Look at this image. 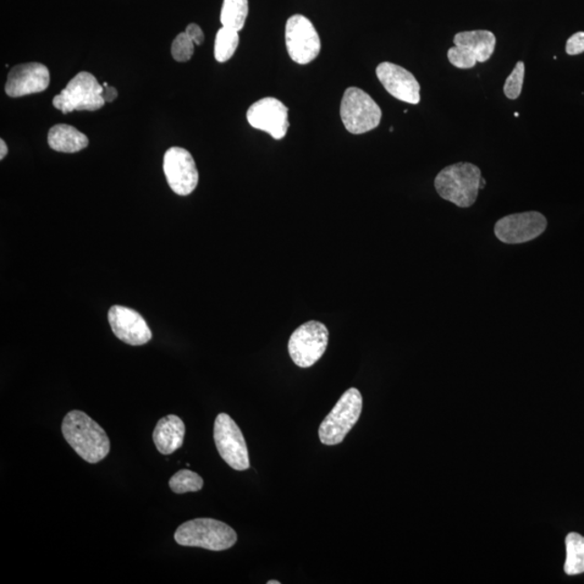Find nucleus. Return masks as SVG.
Returning <instances> with one entry per match:
<instances>
[{"label": "nucleus", "instance_id": "9b49d317", "mask_svg": "<svg viewBox=\"0 0 584 584\" xmlns=\"http://www.w3.org/2000/svg\"><path fill=\"white\" fill-rule=\"evenodd\" d=\"M164 173L170 189L180 196L194 192L200 179L194 158L185 148L178 146L169 148L165 154Z\"/></svg>", "mask_w": 584, "mask_h": 584}, {"label": "nucleus", "instance_id": "c85d7f7f", "mask_svg": "<svg viewBox=\"0 0 584 584\" xmlns=\"http://www.w3.org/2000/svg\"><path fill=\"white\" fill-rule=\"evenodd\" d=\"M268 584H280V582L277 580H271V581H268Z\"/></svg>", "mask_w": 584, "mask_h": 584}, {"label": "nucleus", "instance_id": "393cba45", "mask_svg": "<svg viewBox=\"0 0 584 584\" xmlns=\"http://www.w3.org/2000/svg\"><path fill=\"white\" fill-rule=\"evenodd\" d=\"M584 52V32H578L570 36L566 42V53L569 56H578Z\"/></svg>", "mask_w": 584, "mask_h": 584}, {"label": "nucleus", "instance_id": "f8f14e48", "mask_svg": "<svg viewBox=\"0 0 584 584\" xmlns=\"http://www.w3.org/2000/svg\"><path fill=\"white\" fill-rule=\"evenodd\" d=\"M547 219L537 212L510 214L495 225V234L504 244H523L542 235L547 229Z\"/></svg>", "mask_w": 584, "mask_h": 584}, {"label": "nucleus", "instance_id": "9d476101", "mask_svg": "<svg viewBox=\"0 0 584 584\" xmlns=\"http://www.w3.org/2000/svg\"><path fill=\"white\" fill-rule=\"evenodd\" d=\"M285 40L289 57L297 64L311 63L321 52V40L316 26L305 15L295 14L288 19Z\"/></svg>", "mask_w": 584, "mask_h": 584}, {"label": "nucleus", "instance_id": "ddd939ff", "mask_svg": "<svg viewBox=\"0 0 584 584\" xmlns=\"http://www.w3.org/2000/svg\"><path fill=\"white\" fill-rule=\"evenodd\" d=\"M247 120L252 128L268 132L282 140L289 129L288 108L275 98H263L248 108Z\"/></svg>", "mask_w": 584, "mask_h": 584}, {"label": "nucleus", "instance_id": "a878e982", "mask_svg": "<svg viewBox=\"0 0 584 584\" xmlns=\"http://www.w3.org/2000/svg\"><path fill=\"white\" fill-rule=\"evenodd\" d=\"M185 33L191 38V41L195 43V46H201L203 41H205V35H203L200 25L195 24H190L186 27Z\"/></svg>", "mask_w": 584, "mask_h": 584}, {"label": "nucleus", "instance_id": "aec40b11", "mask_svg": "<svg viewBox=\"0 0 584 584\" xmlns=\"http://www.w3.org/2000/svg\"><path fill=\"white\" fill-rule=\"evenodd\" d=\"M248 13V0H223L220 21L223 27L240 32L244 29Z\"/></svg>", "mask_w": 584, "mask_h": 584}, {"label": "nucleus", "instance_id": "f03ea898", "mask_svg": "<svg viewBox=\"0 0 584 584\" xmlns=\"http://www.w3.org/2000/svg\"><path fill=\"white\" fill-rule=\"evenodd\" d=\"M481 181V169L476 165L457 163L444 168L435 178L434 185L443 200L460 208H468L477 200Z\"/></svg>", "mask_w": 584, "mask_h": 584}, {"label": "nucleus", "instance_id": "5701e85b", "mask_svg": "<svg viewBox=\"0 0 584 584\" xmlns=\"http://www.w3.org/2000/svg\"><path fill=\"white\" fill-rule=\"evenodd\" d=\"M525 63L523 61L517 62L512 73L506 79L504 86V92L509 100L519 99L524 85Z\"/></svg>", "mask_w": 584, "mask_h": 584}, {"label": "nucleus", "instance_id": "bb28decb", "mask_svg": "<svg viewBox=\"0 0 584 584\" xmlns=\"http://www.w3.org/2000/svg\"><path fill=\"white\" fill-rule=\"evenodd\" d=\"M118 96V92L117 89H115L114 87H104V90L102 92V97L104 99V101L107 102H113L115 99H117Z\"/></svg>", "mask_w": 584, "mask_h": 584}, {"label": "nucleus", "instance_id": "4468645a", "mask_svg": "<svg viewBox=\"0 0 584 584\" xmlns=\"http://www.w3.org/2000/svg\"><path fill=\"white\" fill-rule=\"evenodd\" d=\"M108 322L114 334L127 344L143 345L152 339V332L146 319L131 308L112 306L108 312Z\"/></svg>", "mask_w": 584, "mask_h": 584}, {"label": "nucleus", "instance_id": "423d86ee", "mask_svg": "<svg viewBox=\"0 0 584 584\" xmlns=\"http://www.w3.org/2000/svg\"><path fill=\"white\" fill-rule=\"evenodd\" d=\"M341 120L352 135H363L376 129L382 118L381 108L360 88L345 90L340 107Z\"/></svg>", "mask_w": 584, "mask_h": 584}, {"label": "nucleus", "instance_id": "cd10ccee", "mask_svg": "<svg viewBox=\"0 0 584 584\" xmlns=\"http://www.w3.org/2000/svg\"><path fill=\"white\" fill-rule=\"evenodd\" d=\"M8 154V146L5 145V142L2 139L0 140V159H4L5 156H7Z\"/></svg>", "mask_w": 584, "mask_h": 584}, {"label": "nucleus", "instance_id": "4be33fe9", "mask_svg": "<svg viewBox=\"0 0 584 584\" xmlns=\"http://www.w3.org/2000/svg\"><path fill=\"white\" fill-rule=\"evenodd\" d=\"M169 487L179 495L196 493L203 487V479L195 472L181 470L170 478Z\"/></svg>", "mask_w": 584, "mask_h": 584}, {"label": "nucleus", "instance_id": "6e6552de", "mask_svg": "<svg viewBox=\"0 0 584 584\" xmlns=\"http://www.w3.org/2000/svg\"><path fill=\"white\" fill-rule=\"evenodd\" d=\"M329 332L324 324L310 321L297 327L291 334L288 351L297 366L308 368L321 360L326 352Z\"/></svg>", "mask_w": 584, "mask_h": 584}, {"label": "nucleus", "instance_id": "dca6fc26", "mask_svg": "<svg viewBox=\"0 0 584 584\" xmlns=\"http://www.w3.org/2000/svg\"><path fill=\"white\" fill-rule=\"evenodd\" d=\"M51 84V73L42 63L19 64L11 69L5 84L9 97L19 98L45 91Z\"/></svg>", "mask_w": 584, "mask_h": 584}, {"label": "nucleus", "instance_id": "6ab92c4d", "mask_svg": "<svg viewBox=\"0 0 584 584\" xmlns=\"http://www.w3.org/2000/svg\"><path fill=\"white\" fill-rule=\"evenodd\" d=\"M566 561L564 570L567 575L576 576L584 572V537L570 532L566 537Z\"/></svg>", "mask_w": 584, "mask_h": 584}, {"label": "nucleus", "instance_id": "39448f33", "mask_svg": "<svg viewBox=\"0 0 584 584\" xmlns=\"http://www.w3.org/2000/svg\"><path fill=\"white\" fill-rule=\"evenodd\" d=\"M104 87L88 71H80L68 86L54 97L53 107L63 114L74 111H98L106 101L102 97Z\"/></svg>", "mask_w": 584, "mask_h": 584}, {"label": "nucleus", "instance_id": "2eb2a0df", "mask_svg": "<svg viewBox=\"0 0 584 584\" xmlns=\"http://www.w3.org/2000/svg\"><path fill=\"white\" fill-rule=\"evenodd\" d=\"M377 77L391 96L410 104L420 102V84L410 71L391 62L378 65Z\"/></svg>", "mask_w": 584, "mask_h": 584}, {"label": "nucleus", "instance_id": "1a4fd4ad", "mask_svg": "<svg viewBox=\"0 0 584 584\" xmlns=\"http://www.w3.org/2000/svg\"><path fill=\"white\" fill-rule=\"evenodd\" d=\"M213 438L220 456L231 467L236 471H245L250 467L244 435L227 413H220L217 417Z\"/></svg>", "mask_w": 584, "mask_h": 584}, {"label": "nucleus", "instance_id": "f3484780", "mask_svg": "<svg viewBox=\"0 0 584 584\" xmlns=\"http://www.w3.org/2000/svg\"><path fill=\"white\" fill-rule=\"evenodd\" d=\"M185 437L184 422L178 416L168 415L156 424L153 440L162 455H172L184 445Z\"/></svg>", "mask_w": 584, "mask_h": 584}, {"label": "nucleus", "instance_id": "20e7f679", "mask_svg": "<svg viewBox=\"0 0 584 584\" xmlns=\"http://www.w3.org/2000/svg\"><path fill=\"white\" fill-rule=\"evenodd\" d=\"M362 410L363 396L360 391L355 388L346 391L319 427L321 442L328 446L344 442L360 419Z\"/></svg>", "mask_w": 584, "mask_h": 584}, {"label": "nucleus", "instance_id": "412c9836", "mask_svg": "<svg viewBox=\"0 0 584 584\" xmlns=\"http://www.w3.org/2000/svg\"><path fill=\"white\" fill-rule=\"evenodd\" d=\"M239 45V32L222 26L218 31L216 42H214V58L220 63L227 62V61L234 56Z\"/></svg>", "mask_w": 584, "mask_h": 584}, {"label": "nucleus", "instance_id": "b1692460", "mask_svg": "<svg viewBox=\"0 0 584 584\" xmlns=\"http://www.w3.org/2000/svg\"><path fill=\"white\" fill-rule=\"evenodd\" d=\"M195 51V43L186 35V33H181L174 38L172 46V54L178 62H187L193 57Z\"/></svg>", "mask_w": 584, "mask_h": 584}, {"label": "nucleus", "instance_id": "7ed1b4c3", "mask_svg": "<svg viewBox=\"0 0 584 584\" xmlns=\"http://www.w3.org/2000/svg\"><path fill=\"white\" fill-rule=\"evenodd\" d=\"M175 542L182 547L224 551L233 547L237 533L232 527L213 519H195L176 529Z\"/></svg>", "mask_w": 584, "mask_h": 584}, {"label": "nucleus", "instance_id": "0eeeda50", "mask_svg": "<svg viewBox=\"0 0 584 584\" xmlns=\"http://www.w3.org/2000/svg\"><path fill=\"white\" fill-rule=\"evenodd\" d=\"M495 42L497 40L490 31L461 32L454 37L455 47L449 48L447 58L455 68L470 70L493 57Z\"/></svg>", "mask_w": 584, "mask_h": 584}, {"label": "nucleus", "instance_id": "f257e3e1", "mask_svg": "<svg viewBox=\"0 0 584 584\" xmlns=\"http://www.w3.org/2000/svg\"><path fill=\"white\" fill-rule=\"evenodd\" d=\"M63 437L80 458L89 464L106 459L111 443L106 431L85 412L70 411L62 423Z\"/></svg>", "mask_w": 584, "mask_h": 584}, {"label": "nucleus", "instance_id": "a211bd4d", "mask_svg": "<svg viewBox=\"0 0 584 584\" xmlns=\"http://www.w3.org/2000/svg\"><path fill=\"white\" fill-rule=\"evenodd\" d=\"M48 145L57 152L77 153L89 145V139L75 127L60 124L49 130Z\"/></svg>", "mask_w": 584, "mask_h": 584}, {"label": "nucleus", "instance_id": "c756f323", "mask_svg": "<svg viewBox=\"0 0 584 584\" xmlns=\"http://www.w3.org/2000/svg\"><path fill=\"white\" fill-rule=\"evenodd\" d=\"M514 115H515V118H519V117H520V113H515Z\"/></svg>", "mask_w": 584, "mask_h": 584}]
</instances>
